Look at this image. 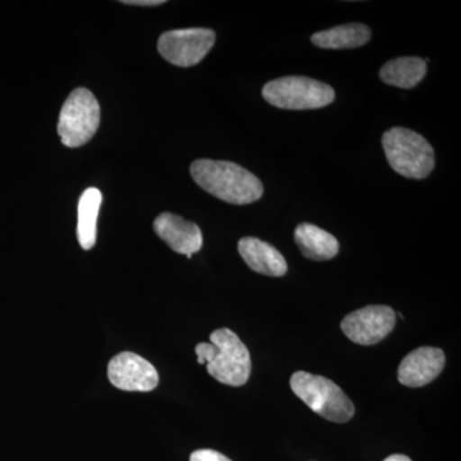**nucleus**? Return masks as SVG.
I'll return each mask as SVG.
<instances>
[{
	"instance_id": "1",
	"label": "nucleus",
	"mask_w": 461,
	"mask_h": 461,
	"mask_svg": "<svg viewBox=\"0 0 461 461\" xmlns=\"http://www.w3.org/2000/svg\"><path fill=\"white\" fill-rule=\"evenodd\" d=\"M190 172L203 190L230 204H251L263 196L262 181L236 163L198 159L191 165Z\"/></svg>"
},
{
	"instance_id": "2",
	"label": "nucleus",
	"mask_w": 461,
	"mask_h": 461,
	"mask_svg": "<svg viewBox=\"0 0 461 461\" xmlns=\"http://www.w3.org/2000/svg\"><path fill=\"white\" fill-rule=\"evenodd\" d=\"M382 147L391 168L403 177L423 180L435 168L432 145L411 130L393 127L382 136Z\"/></svg>"
},
{
	"instance_id": "3",
	"label": "nucleus",
	"mask_w": 461,
	"mask_h": 461,
	"mask_svg": "<svg viewBox=\"0 0 461 461\" xmlns=\"http://www.w3.org/2000/svg\"><path fill=\"white\" fill-rule=\"evenodd\" d=\"M290 384L294 393L324 420L345 423L354 417V403L330 379L296 372L291 375Z\"/></svg>"
},
{
	"instance_id": "4",
	"label": "nucleus",
	"mask_w": 461,
	"mask_h": 461,
	"mask_svg": "<svg viewBox=\"0 0 461 461\" xmlns=\"http://www.w3.org/2000/svg\"><path fill=\"white\" fill-rule=\"evenodd\" d=\"M263 98L280 109L308 111L327 107L335 102V90L329 84L305 76H286L264 85Z\"/></svg>"
},
{
	"instance_id": "5",
	"label": "nucleus",
	"mask_w": 461,
	"mask_h": 461,
	"mask_svg": "<svg viewBox=\"0 0 461 461\" xmlns=\"http://www.w3.org/2000/svg\"><path fill=\"white\" fill-rule=\"evenodd\" d=\"M100 105L94 94L78 87L69 94L58 121V135L67 148H80L98 131Z\"/></svg>"
},
{
	"instance_id": "6",
	"label": "nucleus",
	"mask_w": 461,
	"mask_h": 461,
	"mask_svg": "<svg viewBox=\"0 0 461 461\" xmlns=\"http://www.w3.org/2000/svg\"><path fill=\"white\" fill-rule=\"evenodd\" d=\"M211 342L215 354L206 371L227 386L239 387L247 384L251 373V357L247 346L229 329L214 330Z\"/></svg>"
},
{
	"instance_id": "7",
	"label": "nucleus",
	"mask_w": 461,
	"mask_h": 461,
	"mask_svg": "<svg viewBox=\"0 0 461 461\" xmlns=\"http://www.w3.org/2000/svg\"><path fill=\"white\" fill-rule=\"evenodd\" d=\"M215 42V32L211 29L172 30L158 41V50L167 62L177 67H193L204 59Z\"/></svg>"
},
{
	"instance_id": "8",
	"label": "nucleus",
	"mask_w": 461,
	"mask_h": 461,
	"mask_svg": "<svg viewBox=\"0 0 461 461\" xmlns=\"http://www.w3.org/2000/svg\"><path fill=\"white\" fill-rule=\"evenodd\" d=\"M396 324V314L386 305H369L346 315L341 330L357 345L371 346L386 339Z\"/></svg>"
},
{
	"instance_id": "9",
	"label": "nucleus",
	"mask_w": 461,
	"mask_h": 461,
	"mask_svg": "<svg viewBox=\"0 0 461 461\" xmlns=\"http://www.w3.org/2000/svg\"><path fill=\"white\" fill-rule=\"evenodd\" d=\"M108 378L114 387L123 391H153L159 384L157 369L140 355L121 353L109 362Z\"/></svg>"
},
{
	"instance_id": "10",
	"label": "nucleus",
	"mask_w": 461,
	"mask_h": 461,
	"mask_svg": "<svg viewBox=\"0 0 461 461\" xmlns=\"http://www.w3.org/2000/svg\"><path fill=\"white\" fill-rule=\"evenodd\" d=\"M445 363L446 357L441 348L424 346L403 357L397 378L403 386L423 387L441 375Z\"/></svg>"
},
{
	"instance_id": "11",
	"label": "nucleus",
	"mask_w": 461,
	"mask_h": 461,
	"mask_svg": "<svg viewBox=\"0 0 461 461\" xmlns=\"http://www.w3.org/2000/svg\"><path fill=\"white\" fill-rule=\"evenodd\" d=\"M154 230L176 253L191 259L203 247V233L198 224L180 215L162 213L154 221Z\"/></svg>"
},
{
	"instance_id": "12",
	"label": "nucleus",
	"mask_w": 461,
	"mask_h": 461,
	"mask_svg": "<svg viewBox=\"0 0 461 461\" xmlns=\"http://www.w3.org/2000/svg\"><path fill=\"white\" fill-rule=\"evenodd\" d=\"M239 253L249 268L269 277L286 275L287 263L284 256L268 242L256 238H244L239 241Z\"/></svg>"
},
{
	"instance_id": "13",
	"label": "nucleus",
	"mask_w": 461,
	"mask_h": 461,
	"mask_svg": "<svg viewBox=\"0 0 461 461\" xmlns=\"http://www.w3.org/2000/svg\"><path fill=\"white\" fill-rule=\"evenodd\" d=\"M295 241L303 256L317 262L333 259L339 250L335 236L311 223H302L296 227Z\"/></svg>"
},
{
	"instance_id": "14",
	"label": "nucleus",
	"mask_w": 461,
	"mask_h": 461,
	"mask_svg": "<svg viewBox=\"0 0 461 461\" xmlns=\"http://www.w3.org/2000/svg\"><path fill=\"white\" fill-rule=\"evenodd\" d=\"M371 36L372 32L368 26L363 23H348L326 32H315L312 35L311 41L321 50H355L371 41Z\"/></svg>"
},
{
	"instance_id": "15",
	"label": "nucleus",
	"mask_w": 461,
	"mask_h": 461,
	"mask_svg": "<svg viewBox=\"0 0 461 461\" xmlns=\"http://www.w3.org/2000/svg\"><path fill=\"white\" fill-rule=\"evenodd\" d=\"M427 65L418 57H402L382 66L379 77L391 86L411 89L426 77Z\"/></svg>"
},
{
	"instance_id": "16",
	"label": "nucleus",
	"mask_w": 461,
	"mask_h": 461,
	"mask_svg": "<svg viewBox=\"0 0 461 461\" xmlns=\"http://www.w3.org/2000/svg\"><path fill=\"white\" fill-rule=\"evenodd\" d=\"M102 200V193L95 187H90L84 191L78 202L77 239L84 250H90L95 245L96 222Z\"/></svg>"
},
{
	"instance_id": "17",
	"label": "nucleus",
	"mask_w": 461,
	"mask_h": 461,
	"mask_svg": "<svg viewBox=\"0 0 461 461\" xmlns=\"http://www.w3.org/2000/svg\"><path fill=\"white\" fill-rule=\"evenodd\" d=\"M190 461H232L230 460L229 457L224 456V455L218 453V451L214 450H198L194 451L191 454Z\"/></svg>"
},
{
	"instance_id": "18",
	"label": "nucleus",
	"mask_w": 461,
	"mask_h": 461,
	"mask_svg": "<svg viewBox=\"0 0 461 461\" xmlns=\"http://www.w3.org/2000/svg\"><path fill=\"white\" fill-rule=\"evenodd\" d=\"M123 5H139V7H157V5H165L163 0H123Z\"/></svg>"
},
{
	"instance_id": "19",
	"label": "nucleus",
	"mask_w": 461,
	"mask_h": 461,
	"mask_svg": "<svg viewBox=\"0 0 461 461\" xmlns=\"http://www.w3.org/2000/svg\"><path fill=\"white\" fill-rule=\"evenodd\" d=\"M384 461H411L409 459L408 456H405V455H391V456H388L387 459H384Z\"/></svg>"
}]
</instances>
